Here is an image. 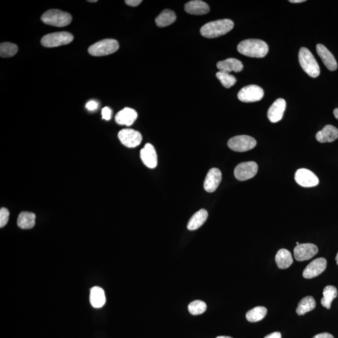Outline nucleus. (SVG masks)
Listing matches in <instances>:
<instances>
[{"label": "nucleus", "mask_w": 338, "mask_h": 338, "mask_svg": "<svg viewBox=\"0 0 338 338\" xmlns=\"http://www.w3.org/2000/svg\"><path fill=\"white\" fill-rule=\"evenodd\" d=\"M238 51L245 56L263 58L268 53L269 47L265 41L261 39H247L239 43Z\"/></svg>", "instance_id": "nucleus-1"}, {"label": "nucleus", "mask_w": 338, "mask_h": 338, "mask_svg": "<svg viewBox=\"0 0 338 338\" xmlns=\"http://www.w3.org/2000/svg\"><path fill=\"white\" fill-rule=\"evenodd\" d=\"M234 22L229 19L210 21L202 26L200 32L207 38H214L227 34L234 28Z\"/></svg>", "instance_id": "nucleus-2"}, {"label": "nucleus", "mask_w": 338, "mask_h": 338, "mask_svg": "<svg viewBox=\"0 0 338 338\" xmlns=\"http://www.w3.org/2000/svg\"><path fill=\"white\" fill-rule=\"evenodd\" d=\"M299 61L300 66L309 76L317 78L320 74L319 65L311 53L307 48H300L299 53Z\"/></svg>", "instance_id": "nucleus-3"}, {"label": "nucleus", "mask_w": 338, "mask_h": 338, "mask_svg": "<svg viewBox=\"0 0 338 338\" xmlns=\"http://www.w3.org/2000/svg\"><path fill=\"white\" fill-rule=\"evenodd\" d=\"M44 23L56 27H63L69 25L72 20L70 13L59 10H50L41 16Z\"/></svg>", "instance_id": "nucleus-4"}, {"label": "nucleus", "mask_w": 338, "mask_h": 338, "mask_svg": "<svg viewBox=\"0 0 338 338\" xmlns=\"http://www.w3.org/2000/svg\"><path fill=\"white\" fill-rule=\"evenodd\" d=\"M119 44L116 39H105L91 46L89 48V53L95 56H106L117 52Z\"/></svg>", "instance_id": "nucleus-5"}, {"label": "nucleus", "mask_w": 338, "mask_h": 338, "mask_svg": "<svg viewBox=\"0 0 338 338\" xmlns=\"http://www.w3.org/2000/svg\"><path fill=\"white\" fill-rule=\"evenodd\" d=\"M73 40L74 36L70 33L60 32L45 35L41 38V43L44 47L53 48L67 45Z\"/></svg>", "instance_id": "nucleus-6"}, {"label": "nucleus", "mask_w": 338, "mask_h": 338, "mask_svg": "<svg viewBox=\"0 0 338 338\" xmlns=\"http://www.w3.org/2000/svg\"><path fill=\"white\" fill-rule=\"evenodd\" d=\"M257 142L253 137L248 135H238L228 141V147L235 152H243L251 150L256 146Z\"/></svg>", "instance_id": "nucleus-7"}, {"label": "nucleus", "mask_w": 338, "mask_h": 338, "mask_svg": "<svg viewBox=\"0 0 338 338\" xmlns=\"http://www.w3.org/2000/svg\"><path fill=\"white\" fill-rule=\"evenodd\" d=\"M262 88L256 85H250L243 87L238 94L239 100L245 103L255 102L261 100L264 96Z\"/></svg>", "instance_id": "nucleus-8"}, {"label": "nucleus", "mask_w": 338, "mask_h": 338, "mask_svg": "<svg viewBox=\"0 0 338 338\" xmlns=\"http://www.w3.org/2000/svg\"><path fill=\"white\" fill-rule=\"evenodd\" d=\"M258 170V164L255 162H243L234 169V175L239 181H247L256 175Z\"/></svg>", "instance_id": "nucleus-9"}, {"label": "nucleus", "mask_w": 338, "mask_h": 338, "mask_svg": "<svg viewBox=\"0 0 338 338\" xmlns=\"http://www.w3.org/2000/svg\"><path fill=\"white\" fill-rule=\"evenodd\" d=\"M118 139L124 146L134 148L139 146L142 140L141 133L131 129H123L118 134Z\"/></svg>", "instance_id": "nucleus-10"}, {"label": "nucleus", "mask_w": 338, "mask_h": 338, "mask_svg": "<svg viewBox=\"0 0 338 338\" xmlns=\"http://www.w3.org/2000/svg\"><path fill=\"white\" fill-rule=\"evenodd\" d=\"M295 178L296 182L304 188H312L319 184L317 175L306 169H300L296 171Z\"/></svg>", "instance_id": "nucleus-11"}, {"label": "nucleus", "mask_w": 338, "mask_h": 338, "mask_svg": "<svg viewBox=\"0 0 338 338\" xmlns=\"http://www.w3.org/2000/svg\"><path fill=\"white\" fill-rule=\"evenodd\" d=\"M318 248L315 244L310 243L300 244L294 249L295 258L298 261H308L318 253Z\"/></svg>", "instance_id": "nucleus-12"}, {"label": "nucleus", "mask_w": 338, "mask_h": 338, "mask_svg": "<svg viewBox=\"0 0 338 338\" xmlns=\"http://www.w3.org/2000/svg\"><path fill=\"white\" fill-rule=\"evenodd\" d=\"M327 261L324 258L316 259L307 265L304 270L302 276L306 279H312L317 277L323 273L326 268Z\"/></svg>", "instance_id": "nucleus-13"}, {"label": "nucleus", "mask_w": 338, "mask_h": 338, "mask_svg": "<svg viewBox=\"0 0 338 338\" xmlns=\"http://www.w3.org/2000/svg\"><path fill=\"white\" fill-rule=\"evenodd\" d=\"M222 180V173L219 169L212 168L208 171L204 182V188L207 192H214Z\"/></svg>", "instance_id": "nucleus-14"}, {"label": "nucleus", "mask_w": 338, "mask_h": 338, "mask_svg": "<svg viewBox=\"0 0 338 338\" xmlns=\"http://www.w3.org/2000/svg\"><path fill=\"white\" fill-rule=\"evenodd\" d=\"M286 102L283 98H278L269 107L267 117L272 123H276L282 119L286 110Z\"/></svg>", "instance_id": "nucleus-15"}, {"label": "nucleus", "mask_w": 338, "mask_h": 338, "mask_svg": "<svg viewBox=\"0 0 338 338\" xmlns=\"http://www.w3.org/2000/svg\"><path fill=\"white\" fill-rule=\"evenodd\" d=\"M140 158L142 162L148 168L154 169L157 166V155L156 151L152 144H146L144 148L140 150Z\"/></svg>", "instance_id": "nucleus-16"}, {"label": "nucleus", "mask_w": 338, "mask_h": 338, "mask_svg": "<svg viewBox=\"0 0 338 338\" xmlns=\"http://www.w3.org/2000/svg\"><path fill=\"white\" fill-rule=\"evenodd\" d=\"M317 51L318 56L321 58L322 62L326 66L327 69L331 71H335L337 69L338 64L337 60L332 53L329 51L328 48L322 44H318L317 45Z\"/></svg>", "instance_id": "nucleus-17"}, {"label": "nucleus", "mask_w": 338, "mask_h": 338, "mask_svg": "<svg viewBox=\"0 0 338 338\" xmlns=\"http://www.w3.org/2000/svg\"><path fill=\"white\" fill-rule=\"evenodd\" d=\"M137 112L132 109L126 107L118 112L115 116V121L122 126H131L137 118Z\"/></svg>", "instance_id": "nucleus-18"}, {"label": "nucleus", "mask_w": 338, "mask_h": 338, "mask_svg": "<svg viewBox=\"0 0 338 338\" xmlns=\"http://www.w3.org/2000/svg\"><path fill=\"white\" fill-rule=\"evenodd\" d=\"M316 138L320 143L334 142L338 139V129L331 125H327L321 131H318Z\"/></svg>", "instance_id": "nucleus-19"}, {"label": "nucleus", "mask_w": 338, "mask_h": 338, "mask_svg": "<svg viewBox=\"0 0 338 338\" xmlns=\"http://www.w3.org/2000/svg\"><path fill=\"white\" fill-rule=\"evenodd\" d=\"M187 13L190 15H202L207 14L210 11L209 6L205 2L194 0L188 2L184 6Z\"/></svg>", "instance_id": "nucleus-20"}, {"label": "nucleus", "mask_w": 338, "mask_h": 338, "mask_svg": "<svg viewBox=\"0 0 338 338\" xmlns=\"http://www.w3.org/2000/svg\"><path fill=\"white\" fill-rule=\"evenodd\" d=\"M217 69L219 71L230 73L231 72H240L243 70L244 66L240 60L236 58H228L225 60L219 61L217 63Z\"/></svg>", "instance_id": "nucleus-21"}, {"label": "nucleus", "mask_w": 338, "mask_h": 338, "mask_svg": "<svg viewBox=\"0 0 338 338\" xmlns=\"http://www.w3.org/2000/svg\"><path fill=\"white\" fill-rule=\"evenodd\" d=\"M90 302L94 308H100L104 306L106 302L104 289L100 287H94L91 289Z\"/></svg>", "instance_id": "nucleus-22"}, {"label": "nucleus", "mask_w": 338, "mask_h": 338, "mask_svg": "<svg viewBox=\"0 0 338 338\" xmlns=\"http://www.w3.org/2000/svg\"><path fill=\"white\" fill-rule=\"evenodd\" d=\"M208 217L207 210L201 209L195 212L191 217L188 224V229L190 230H194L199 229L205 223Z\"/></svg>", "instance_id": "nucleus-23"}, {"label": "nucleus", "mask_w": 338, "mask_h": 338, "mask_svg": "<svg viewBox=\"0 0 338 338\" xmlns=\"http://www.w3.org/2000/svg\"><path fill=\"white\" fill-rule=\"evenodd\" d=\"M275 261L278 267L281 269L288 268L293 263L291 252L286 249L279 250L276 254Z\"/></svg>", "instance_id": "nucleus-24"}, {"label": "nucleus", "mask_w": 338, "mask_h": 338, "mask_svg": "<svg viewBox=\"0 0 338 338\" xmlns=\"http://www.w3.org/2000/svg\"><path fill=\"white\" fill-rule=\"evenodd\" d=\"M35 219L36 216L34 213L22 212L18 217L17 225L21 229H32L35 225Z\"/></svg>", "instance_id": "nucleus-25"}, {"label": "nucleus", "mask_w": 338, "mask_h": 338, "mask_svg": "<svg viewBox=\"0 0 338 338\" xmlns=\"http://www.w3.org/2000/svg\"><path fill=\"white\" fill-rule=\"evenodd\" d=\"M176 19V15L173 11L165 10L155 19V23L159 27H166L174 23Z\"/></svg>", "instance_id": "nucleus-26"}, {"label": "nucleus", "mask_w": 338, "mask_h": 338, "mask_svg": "<svg viewBox=\"0 0 338 338\" xmlns=\"http://www.w3.org/2000/svg\"><path fill=\"white\" fill-rule=\"evenodd\" d=\"M338 296L337 287L333 286H327L323 290V298H322L321 303L322 306L326 309H330L333 300Z\"/></svg>", "instance_id": "nucleus-27"}, {"label": "nucleus", "mask_w": 338, "mask_h": 338, "mask_svg": "<svg viewBox=\"0 0 338 338\" xmlns=\"http://www.w3.org/2000/svg\"><path fill=\"white\" fill-rule=\"evenodd\" d=\"M315 308V300L312 296H306L300 300L298 303V308H296V313L299 316L304 315L309 311H313Z\"/></svg>", "instance_id": "nucleus-28"}, {"label": "nucleus", "mask_w": 338, "mask_h": 338, "mask_svg": "<svg viewBox=\"0 0 338 338\" xmlns=\"http://www.w3.org/2000/svg\"><path fill=\"white\" fill-rule=\"evenodd\" d=\"M267 312V309L263 306H257L246 313L248 321L255 322L264 319Z\"/></svg>", "instance_id": "nucleus-29"}, {"label": "nucleus", "mask_w": 338, "mask_h": 338, "mask_svg": "<svg viewBox=\"0 0 338 338\" xmlns=\"http://www.w3.org/2000/svg\"><path fill=\"white\" fill-rule=\"evenodd\" d=\"M19 47L14 43L10 42L1 43L0 45V56L2 58H9L17 54Z\"/></svg>", "instance_id": "nucleus-30"}, {"label": "nucleus", "mask_w": 338, "mask_h": 338, "mask_svg": "<svg viewBox=\"0 0 338 338\" xmlns=\"http://www.w3.org/2000/svg\"><path fill=\"white\" fill-rule=\"evenodd\" d=\"M216 76L220 80L222 85L227 89L233 86L237 81L234 76L227 72L219 71L216 74Z\"/></svg>", "instance_id": "nucleus-31"}, {"label": "nucleus", "mask_w": 338, "mask_h": 338, "mask_svg": "<svg viewBox=\"0 0 338 338\" xmlns=\"http://www.w3.org/2000/svg\"><path fill=\"white\" fill-rule=\"evenodd\" d=\"M207 309L206 302L201 300H195L191 302L188 306V309L191 315H199L204 313Z\"/></svg>", "instance_id": "nucleus-32"}, {"label": "nucleus", "mask_w": 338, "mask_h": 338, "mask_svg": "<svg viewBox=\"0 0 338 338\" xmlns=\"http://www.w3.org/2000/svg\"><path fill=\"white\" fill-rule=\"evenodd\" d=\"M9 216L10 212L7 208H1L0 210V227H3L6 225L9 220Z\"/></svg>", "instance_id": "nucleus-33"}, {"label": "nucleus", "mask_w": 338, "mask_h": 338, "mask_svg": "<svg viewBox=\"0 0 338 338\" xmlns=\"http://www.w3.org/2000/svg\"><path fill=\"white\" fill-rule=\"evenodd\" d=\"M102 115L103 119L105 120H111L112 115V111L109 107H105L102 111Z\"/></svg>", "instance_id": "nucleus-34"}, {"label": "nucleus", "mask_w": 338, "mask_h": 338, "mask_svg": "<svg viewBox=\"0 0 338 338\" xmlns=\"http://www.w3.org/2000/svg\"><path fill=\"white\" fill-rule=\"evenodd\" d=\"M98 107V103L95 101H89L86 105V108L90 111H95Z\"/></svg>", "instance_id": "nucleus-35"}, {"label": "nucleus", "mask_w": 338, "mask_h": 338, "mask_svg": "<svg viewBox=\"0 0 338 338\" xmlns=\"http://www.w3.org/2000/svg\"><path fill=\"white\" fill-rule=\"evenodd\" d=\"M125 2H126V3L128 4V5L135 7V6L139 5V4L142 3V1H141V0H126Z\"/></svg>", "instance_id": "nucleus-36"}, {"label": "nucleus", "mask_w": 338, "mask_h": 338, "mask_svg": "<svg viewBox=\"0 0 338 338\" xmlns=\"http://www.w3.org/2000/svg\"><path fill=\"white\" fill-rule=\"evenodd\" d=\"M313 338H334L332 335L328 333H321V334H318L315 335Z\"/></svg>", "instance_id": "nucleus-37"}, {"label": "nucleus", "mask_w": 338, "mask_h": 338, "mask_svg": "<svg viewBox=\"0 0 338 338\" xmlns=\"http://www.w3.org/2000/svg\"><path fill=\"white\" fill-rule=\"evenodd\" d=\"M264 338H282V334L280 332H274L267 335Z\"/></svg>", "instance_id": "nucleus-38"}, {"label": "nucleus", "mask_w": 338, "mask_h": 338, "mask_svg": "<svg viewBox=\"0 0 338 338\" xmlns=\"http://www.w3.org/2000/svg\"><path fill=\"white\" fill-rule=\"evenodd\" d=\"M306 1V0H290L289 2L293 3H303V2Z\"/></svg>", "instance_id": "nucleus-39"}, {"label": "nucleus", "mask_w": 338, "mask_h": 338, "mask_svg": "<svg viewBox=\"0 0 338 338\" xmlns=\"http://www.w3.org/2000/svg\"><path fill=\"white\" fill-rule=\"evenodd\" d=\"M333 113H334L335 118L338 120V109H335L334 112H333Z\"/></svg>", "instance_id": "nucleus-40"}, {"label": "nucleus", "mask_w": 338, "mask_h": 338, "mask_svg": "<svg viewBox=\"0 0 338 338\" xmlns=\"http://www.w3.org/2000/svg\"><path fill=\"white\" fill-rule=\"evenodd\" d=\"M216 338H232L229 337H225V336H221V337H217Z\"/></svg>", "instance_id": "nucleus-41"}, {"label": "nucleus", "mask_w": 338, "mask_h": 338, "mask_svg": "<svg viewBox=\"0 0 338 338\" xmlns=\"http://www.w3.org/2000/svg\"><path fill=\"white\" fill-rule=\"evenodd\" d=\"M336 261H337V264L338 265V252L337 256H336Z\"/></svg>", "instance_id": "nucleus-42"}, {"label": "nucleus", "mask_w": 338, "mask_h": 338, "mask_svg": "<svg viewBox=\"0 0 338 338\" xmlns=\"http://www.w3.org/2000/svg\"><path fill=\"white\" fill-rule=\"evenodd\" d=\"M88 1L91 2V3H95V2H97V0H95V1H94V0H93V1H90L89 0V1Z\"/></svg>", "instance_id": "nucleus-43"}, {"label": "nucleus", "mask_w": 338, "mask_h": 338, "mask_svg": "<svg viewBox=\"0 0 338 338\" xmlns=\"http://www.w3.org/2000/svg\"><path fill=\"white\" fill-rule=\"evenodd\" d=\"M296 244L298 245V244H299V243L297 242V243H296Z\"/></svg>", "instance_id": "nucleus-44"}]
</instances>
